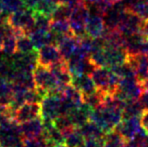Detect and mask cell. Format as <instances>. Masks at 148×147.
<instances>
[{
  "label": "cell",
  "instance_id": "obj_40",
  "mask_svg": "<svg viewBox=\"0 0 148 147\" xmlns=\"http://www.w3.org/2000/svg\"><path fill=\"white\" fill-rule=\"evenodd\" d=\"M124 147H143V144L139 142L138 141L132 139V140L127 141L126 144H125V145H124Z\"/></svg>",
  "mask_w": 148,
  "mask_h": 147
},
{
  "label": "cell",
  "instance_id": "obj_12",
  "mask_svg": "<svg viewBox=\"0 0 148 147\" xmlns=\"http://www.w3.org/2000/svg\"><path fill=\"white\" fill-rule=\"evenodd\" d=\"M142 127L140 117H131L123 119L115 127V130L121 135L126 141L132 140Z\"/></svg>",
  "mask_w": 148,
  "mask_h": 147
},
{
  "label": "cell",
  "instance_id": "obj_11",
  "mask_svg": "<svg viewBox=\"0 0 148 147\" xmlns=\"http://www.w3.org/2000/svg\"><path fill=\"white\" fill-rule=\"evenodd\" d=\"M65 60L56 45L46 44L38 50V64L49 68L56 62Z\"/></svg>",
  "mask_w": 148,
  "mask_h": 147
},
{
  "label": "cell",
  "instance_id": "obj_13",
  "mask_svg": "<svg viewBox=\"0 0 148 147\" xmlns=\"http://www.w3.org/2000/svg\"><path fill=\"white\" fill-rule=\"evenodd\" d=\"M23 139H34L43 135V123L41 117H38L20 124Z\"/></svg>",
  "mask_w": 148,
  "mask_h": 147
},
{
  "label": "cell",
  "instance_id": "obj_29",
  "mask_svg": "<svg viewBox=\"0 0 148 147\" xmlns=\"http://www.w3.org/2000/svg\"><path fill=\"white\" fill-rule=\"evenodd\" d=\"M54 126L58 129L60 131H62L65 136L66 133H68L69 131H71L72 129H74L73 124L71 123V119H69V115H59L53 121Z\"/></svg>",
  "mask_w": 148,
  "mask_h": 147
},
{
  "label": "cell",
  "instance_id": "obj_8",
  "mask_svg": "<svg viewBox=\"0 0 148 147\" xmlns=\"http://www.w3.org/2000/svg\"><path fill=\"white\" fill-rule=\"evenodd\" d=\"M128 55V53H127ZM127 62L131 66L135 72L136 78L140 83L148 80V55L147 53H137L128 55Z\"/></svg>",
  "mask_w": 148,
  "mask_h": 147
},
{
  "label": "cell",
  "instance_id": "obj_28",
  "mask_svg": "<svg viewBox=\"0 0 148 147\" xmlns=\"http://www.w3.org/2000/svg\"><path fill=\"white\" fill-rule=\"evenodd\" d=\"M127 9L138 15L143 21L148 20V0H140Z\"/></svg>",
  "mask_w": 148,
  "mask_h": 147
},
{
  "label": "cell",
  "instance_id": "obj_22",
  "mask_svg": "<svg viewBox=\"0 0 148 147\" xmlns=\"http://www.w3.org/2000/svg\"><path fill=\"white\" fill-rule=\"evenodd\" d=\"M85 139L78 127H74L65 134V144L69 147H84Z\"/></svg>",
  "mask_w": 148,
  "mask_h": 147
},
{
  "label": "cell",
  "instance_id": "obj_3",
  "mask_svg": "<svg viewBox=\"0 0 148 147\" xmlns=\"http://www.w3.org/2000/svg\"><path fill=\"white\" fill-rule=\"evenodd\" d=\"M7 24L13 28L16 37L23 34L28 35L35 26L34 10L25 7L24 9L10 13L7 20Z\"/></svg>",
  "mask_w": 148,
  "mask_h": 147
},
{
  "label": "cell",
  "instance_id": "obj_38",
  "mask_svg": "<svg viewBox=\"0 0 148 147\" xmlns=\"http://www.w3.org/2000/svg\"><path fill=\"white\" fill-rule=\"evenodd\" d=\"M38 1H40V0H23L25 7L29 10H35V8H36Z\"/></svg>",
  "mask_w": 148,
  "mask_h": 147
},
{
  "label": "cell",
  "instance_id": "obj_37",
  "mask_svg": "<svg viewBox=\"0 0 148 147\" xmlns=\"http://www.w3.org/2000/svg\"><path fill=\"white\" fill-rule=\"evenodd\" d=\"M139 101L141 103L142 107L143 108V110L148 111V92L143 91V93L140 96Z\"/></svg>",
  "mask_w": 148,
  "mask_h": 147
},
{
  "label": "cell",
  "instance_id": "obj_20",
  "mask_svg": "<svg viewBox=\"0 0 148 147\" xmlns=\"http://www.w3.org/2000/svg\"><path fill=\"white\" fill-rule=\"evenodd\" d=\"M82 135L84 137L85 140L87 139H98V140H103L105 132L97 125L96 123L92 121H87L83 126L78 127Z\"/></svg>",
  "mask_w": 148,
  "mask_h": 147
},
{
  "label": "cell",
  "instance_id": "obj_23",
  "mask_svg": "<svg viewBox=\"0 0 148 147\" xmlns=\"http://www.w3.org/2000/svg\"><path fill=\"white\" fill-rule=\"evenodd\" d=\"M62 95L66 99L73 103L76 107H79L84 102L83 94L76 87H74L72 84H69V85L66 86L62 91Z\"/></svg>",
  "mask_w": 148,
  "mask_h": 147
},
{
  "label": "cell",
  "instance_id": "obj_44",
  "mask_svg": "<svg viewBox=\"0 0 148 147\" xmlns=\"http://www.w3.org/2000/svg\"><path fill=\"white\" fill-rule=\"evenodd\" d=\"M49 1L53 2V3H56V4H59L60 3V0H49Z\"/></svg>",
  "mask_w": 148,
  "mask_h": 147
},
{
  "label": "cell",
  "instance_id": "obj_19",
  "mask_svg": "<svg viewBox=\"0 0 148 147\" xmlns=\"http://www.w3.org/2000/svg\"><path fill=\"white\" fill-rule=\"evenodd\" d=\"M2 52L7 55H13L17 53V37L15 36L13 28L10 25H6V35L3 40Z\"/></svg>",
  "mask_w": 148,
  "mask_h": 147
},
{
  "label": "cell",
  "instance_id": "obj_7",
  "mask_svg": "<svg viewBox=\"0 0 148 147\" xmlns=\"http://www.w3.org/2000/svg\"><path fill=\"white\" fill-rule=\"evenodd\" d=\"M61 93H51L40 100V117L42 121L53 122L60 115Z\"/></svg>",
  "mask_w": 148,
  "mask_h": 147
},
{
  "label": "cell",
  "instance_id": "obj_6",
  "mask_svg": "<svg viewBox=\"0 0 148 147\" xmlns=\"http://www.w3.org/2000/svg\"><path fill=\"white\" fill-rule=\"evenodd\" d=\"M143 93V87L136 78H123L120 79L118 86L114 92V96L122 100L139 99Z\"/></svg>",
  "mask_w": 148,
  "mask_h": 147
},
{
  "label": "cell",
  "instance_id": "obj_4",
  "mask_svg": "<svg viewBox=\"0 0 148 147\" xmlns=\"http://www.w3.org/2000/svg\"><path fill=\"white\" fill-rule=\"evenodd\" d=\"M90 76L96 84L97 90L104 95L114 94L120 78L109 68H95Z\"/></svg>",
  "mask_w": 148,
  "mask_h": 147
},
{
  "label": "cell",
  "instance_id": "obj_17",
  "mask_svg": "<svg viewBox=\"0 0 148 147\" xmlns=\"http://www.w3.org/2000/svg\"><path fill=\"white\" fill-rule=\"evenodd\" d=\"M146 38L141 32H136L126 37L125 49L128 55H137L142 53V47Z\"/></svg>",
  "mask_w": 148,
  "mask_h": 147
},
{
  "label": "cell",
  "instance_id": "obj_30",
  "mask_svg": "<svg viewBox=\"0 0 148 147\" xmlns=\"http://www.w3.org/2000/svg\"><path fill=\"white\" fill-rule=\"evenodd\" d=\"M34 15H35V26L33 29L40 30L43 31V32H48L50 30V25H51V21H52V18L50 16H46L44 14L36 12V11H34Z\"/></svg>",
  "mask_w": 148,
  "mask_h": 147
},
{
  "label": "cell",
  "instance_id": "obj_36",
  "mask_svg": "<svg viewBox=\"0 0 148 147\" xmlns=\"http://www.w3.org/2000/svg\"><path fill=\"white\" fill-rule=\"evenodd\" d=\"M140 121L143 129L148 133V111H143V113L140 116Z\"/></svg>",
  "mask_w": 148,
  "mask_h": 147
},
{
  "label": "cell",
  "instance_id": "obj_1",
  "mask_svg": "<svg viewBox=\"0 0 148 147\" xmlns=\"http://www.w3.org/2000/svg\"><path fill=\"white\" fill-rule=\"evenodd\" d=\"M89 120L96 123L105 133H108L114 130L123 120L122 111L99 105L93 109Z\"/></svg>",
  "mask_w": 148,
  "mask_h": 147
},
{
  "label": "cell",
  "instance_id": "obj_34",
  "mask_svg": "<svg viewBox=\"0 0 148 147\" xmlns=\"http://www.w3.org/2000/svg\"><path fill=\"white\" fill-rule=\"evenodd\" d=\"M0 4L3 9L10 14L25 8L23 0H3L0 2Z\"/></svg>",
  "mask_w": 148,
  "mask_h": 147
},
{
  "label": "cell",
  "instance_id": "obj_42",
  "mask_svg": "<svg viewBox=\"0 0 148 147\" xmlns=\"http://www.w3.org/2000/svg\"><path fill=\"white\" fill-rule=\"evenodd\" d=\"M143 147H148V135H147L145 142H143Z\"/></svg>",
  "mask_w": 148,
  "mask_h": 147
},
{
  "label": "cell",
  "instance_id": "obj_35",
  "mask_svg": "<svg viewBox=\"0 0 148 147\" xmlns=\"http://www.w3.org/2000/svg\"><path fill=\"white\" fill-rule=\"evenodd\" d=\"M84 147H103V140L87 139V140H85Z\"/></svg>",
  "mask_w": 148,
  "mask_h": 147
},
{
  "label": "cell",
  "instance_id": "obj_43",
  "mask_svg": "<svg viewBox=\"0 0 148 147\" xmlns=\"http://www.w3.org/2000/svg\"><path fill=\"white\" fill-rule=\"evenodd\" d=\"M53 147H69L68 145H66L65 144H56V145H54Z\"/></svg>",
  "mask_w": 148,
  "mask_h": 147
},
{
  "label": "cell",
  "instance_id": "obj_18",
  "mask_svg": "<svg viewBox=\"0 0 148 147\" xmlns=\"http://www.w3.org/2000/svg\"><path fill=\"white\" fill-rule=\"evenodd\" d=\"M79 43L80 38L74 36H66L64 40L57 46L62 56L66 61L69 60L72 56L74 52L76 51L77 47L79 46Z\"/></svg>",
  "mask_w": 148,
  "mask_h": 147
},
{
  "label": "cell",
  "instance_id": "obj_5",
  "mask_svg": "<svg viewBox=\"0 0 148 147\" xmlns=\"http://www.w3.org/2000/svg\"><path fill=\"white\" fill-rule=\"evenodd\" d=\"M90 15L89 9L84 1H82L78 5L72 8L71 17L69 19L71 28L74 37L82 38L86 36L85 24Z\"/></svg>",
  "mask_w": 148,
  "mask_h": 147
},
{
  "label": "cell",
  "instance_id": "obj_15",
  "mask_svg": "<svg viewBox=\"0 0 148 147\" xmlns=\"http://www.w3.org/2000/svg\"><path fill=\"white\" fill-rule=\"evenodd\" d=\"M86 35L93 38L102 36L105 30V25L102 15L98 13H90L85 24Z\"/></svg>",
  "mask_w": 148,
  "mask_h": 147
},
{
  "label": "cell",
  "instance_id": "obj_27",
  "mask_svg": "<svg viewBox=\"0 0 148 147\" xmlns=\"http://www.w3.org/2000/svg\"><path fill=\"white\" fill-rule=\"evenodd\" d=\"M36 50L30 37L26 34H23L17 37V52L22 53H28Z\"/></svg>",
  "mask_w": 148,
  "mask_h": 147
},
{
  "label": "cell",
  "instance_id": "obj_14",
  "mask_svg": "<svg viewBox=\"0 0 148 147\" xmlns=\"http://www.w3.org/2000/svg\"><path fill=\"white\" fill-rule=\"evenodd\" d=\"M74 87H76L84 96H86L97 92V87L94 81L88 74H81L72 76L71 83Z\"/></svg>",
  "mask_w": 148,
  "mask_h": 147
},
{
  "label": "cell",
  "instance_id": "obj_26",
  "mask_svg": "<svg viewBox=\"0 0 148 147\" xmlns=\"http://www.w3.org/2000/svg\"><path fill=\"white\" fill-rule=\"evenodd\" d=\"M72 8L67 4L59 3L57 4L53 12L51 15L52 20H69L71 17Z\"/></svg>",
  "mask_w": 148,
  "mask_h": 147
},
{
  "label": "cell",
  "instance_id": "obj_39",
  "mask_svg": "<svg viewBox=\"0 0 148 147\" xmlns=\"http://www.w3.org/2000/svg\"><path fill=\"white\" fill-rule=\"evenodd\" d=\"M140 32H141L146 38H148V20L143 21L141 27H140Z\"/></svg>",
  "mask_w": 148,
  "mask_h": 147
},
{
  "label": "cell",
  "instance_id": "obj_16",
  "mask_svg": "<svg viewBox=\"0 0 148 147\" xmlns=\"http://www.w3.org/2000/svg\"><path fill=\"white\" fill-rule=\"evenodd\" d=\"M105 55L107 60V68L112 66L123 64L127 60V53L125 48H104Z\"/></svg>",
  "mask_w": 148,
  "mask_h": 147
},
{
  "label": "cell",
  "instance_id": "obj_2",
  "mask_svg": "<svg viewBox=\"0 0 148 147\" xmlns=\"http://www.w3.org/2000/svg\"><path fill=\"white\" fill-rule=\"evenodd\" d=\"M33 78L36 90L41 98L51 93H59L63 90L58 85V83L49 68L38 64L33 70Z\"/></svg>",
  "mask_w": 148,
  "mask_h": 147
},
{
  "label": "cell",
  "instance_id": "obj_25",
  "mask_svg": "<svg viewBox=\"0 0 148 147\" xmlns=\"http://www.w3.org/2000/svg\"><path fill=\"white\" fill-rule=\"evenodd\" d=\"M50 30L57 34L73 36L69 20H52L50 25Z\"/></svg>",
  "mask_w": 148,
  "mask_h": 147
},
{
  "label": "cell",
  "instance_id": "obj_24",
  "mask_svg": "<svg viewBox=\"0 0 148 147\" xmlns=\"http://www.w3.org/2000/svg\"><path fill=\"white\" fill-rule=\"evenodd\" d=\"M126 140L115 129L105 133L103 137V147H124Z\"/></svg>",
  "mask_w": 148,
  "mask_h": 147
},
{
  "label": "cell",
  "instance_id": "obj_21",
  "mask_svg": "<svg viewBox=\"0 0 148 147\" xmlns=\"http://www.w3.org/2000/svg\"><path fill=\"white\" fill-rule=\"evenodd\" d=\"M143 108L142 107L139 99L127 100L126 105L123 110V119H127L131 117H140L143 113Z\"/></svg>",
  "mask_w": 148,
  "mask_h": 147
},
{
  "label": "cell",
  "instance_id": "obj_10",
  "mask_svg": "<svg viewBox=\"0 0 148 147\" xmlns=\"http://www.w3.org/2000/svg\"><path fill=\"white\" fill-rule=\"evenodd\" d=\"M40 117V102H25L15 111L13 119L18 124Z\"/></svg>",
  "mask_w": 148,
  "mask_h": 147
},
{
  "label": "cell",
  "instance_id": "obj_41",
  "mask_svg": "<svg viewBox=\"0 0 148 147\" xmlns=\"http://www.w3.org/2000/svg\"><path fill=\"white\" fill-rule=\"evenodd\" d=\"M105 1H107V2H109V3H111V4H112L114 5V3H116V2H118V1H120V0H105Z\"/></svg>",
  "mask_w": 148,
  "mask_h": 147
},
{
  "label": "cell",
  "instance_id": "obj_33",
  "mask_svg": "<svg viewBox=\"0 0 148 147\" xmlns=\"http://www.w3.org/2000/svg\"><path fill=\"white\" fill-rule=\"evenodd\" d=\"M54 145L45 140L44 136L34 139H23V147H53Z\"/></svg>",
  "mask_w": 148,
  "mask_h": 147
},
{
  "label": "cell",
  "instance_id": "obj_32",
  "mask_svg": "<svg viewBox=\"0 0 148 147\" xmlns=\"http://www.w3.org/2000/svg\"><path fill=\"white\" fill-rule=\"evenodd\" d=\"M56 5L57 4L51 2L49 0H40L38 3L37 4L36 8H35L34 11L51 17V15H52V13L53 12Z\"/></svg>",
  "mask_w": 148,
  "mask_h": 147
},
{
  "label": "cell",
  "instance_id": "obj_31",
  "mask_svg": "<svg viewBox=\"0 0 148 147\" xmlns=\"http://www.w3.org/2000/svg\"><path fill=\"white\" fill-rule=\"evenodd\" d=\"M46 33L47 32L33 29L28 34V36L30 37L31 40H32L33 44H34V47L36 50L40 49L42 46L46 45Z\"/></svg>",
  "mask_w": 148,
  "mask_h": 147
},
{
  "label": "cell",
  "instance_id": "obj_9",
  "mask_svg": "<svg viewBox=\"0 0 148 147\" xmlns=\"http://www.w3.org/2000/svg\"><path fill=\"white\" fill-rule=\"evenodd\" d=\"M142 23L143 20L138 15L131 12L130 10L127 9L123 11L121 21H120L117 29L125 37H127L133 33L140 32V27H141Z\"/></svg>",
  "mask_w": 148,
  "mask_h": 147
}]
</instances>
